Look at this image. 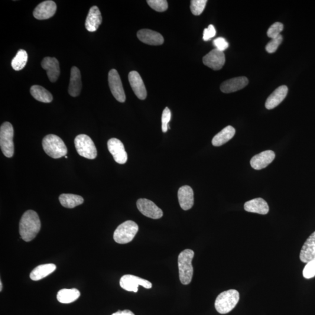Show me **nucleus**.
Wrapping results in <instances>:
<instances>
[{
  "label": "nucleus",
  "mask_w": 315,
  "mask_h": 315,
  "mask_svg": "<svg viewBox=\"0 0 315 315\" xmlns=\"http://www.w3.org/2000/svg\"><path fill=\"white\" fill-rule=\"evenodd\" d=\"M282 37L280 35L277 38L272 39L270 42H269L268 44L266 45V50L269 53H273L276 50H277L278 47L282 42Z\"/></svg>",
  "instance_id": "nucleus-35"
},
{
  "label": "nucleus",
  "mask_w": 315,
  "mask_h": 315,
  "mask_svg": "<svg viewBox=\"0 0 315 315\" xmlns=\"http://www.w3.org/2000/svg\"><path fill=\"white\" fill-rule=\"evenodd\" d=\"M137 36L138 40L142 43L152 46H159L164 42V37L161 34L150 29H141L138 31Z\"/></svg>",
  "instance_id": "nucleus-15"
},
{
  "label": "nucleus",
  "mask_w": 315,
  "mask_h": 315,
  "mask_svg": "<svg viewBox=\"0 0 315 315\" xmlns=\"http://www.w3.org/2000/svg\"><path fill=\"white\" fill-rule=\"evenodd\" d=\"M41 66L46 71L48 79L51 83H55L59 77L60 70L59 63L57 58L46 57L42 61Z\"/></svg>",
  "instance_id": "nucleus-16"
},
{
  "label": "nucleus",
  "mask_w": 315,
  "mask_h": 315,
  "mask_svg": "<svg viewBox=\"0 0 315 315\" xmlns=\"http://www.w3.org/2000/svg\"><path fill=\"white\" fill-rule=\"evenodd\" d=\"M120 285L126 291L134 292L138 291L139 285L147 289H150L152 287L151 282L131 274L123 275L120 280Z\"/></svg>",
  "instance_id": "nucleus-9"
},
{
  "label": "nucleus",
  "mask_w": 315,
  "mask_h": 315,
  "mask_svg": "<svg viewBox=\"0 0 315 315\" xmlns=\"http://www.w3.org/2000/svg\"><path fill=\"white\" fill-rule=\"evenodd\" d=\"M30 92L32 96L38 101L50 103L53 100L51 93L43 87L37 85L32 86Z\"/></svg>",
  "instance_id": "nucleus-28"
},
{
  "label": "nucleus",
  "mask_w": 315,
  "mask_h": 315,
  "mask_svg": "<svg viewBox=\"0 0 315 315\" xmlns=\"http://www.w3.org/2000/svg\"><path fill=\"white\" fill-rule=\"evenodd\" d=\"M179 203L183 210H189L194 204V193L192 188L189 186L181 187L178 193Z\"/></svg>",
  "instance_id": "nucleus-19"
},
{
  "label": "nucleus",
  "mask_w": 315,
  "mask_h": 315,
  "mask_svg": "<svg viewBox=\"0 0 315 315\" xmlns=\"http://www.w3.org/2000/svg\"><path fill=\"white\" fill-rule=\"evenodd\" d=\"M27 52L23 49L18 50L17 54L11 61V66L15 71H20L27 65L28 61Z\"/></svg>",
  "instance_id": "nucleus-30"
},
{
  "label": "nucleus",
  "mask_w": 315,
  "mask_h": 315,
  "mask_svg": "<svg viewBox=\"0 0 315 315\" xmlns=\"http://www.w3.org/2000/svg\"><path fill=\"white\" fill-rule=\"evenodd\" d=\"M129 81L133 92L138 98L145 99L147 95V90L140 75L137 71H132L129 74Z\"/></svg>",
  "instance_id": "nucleus-13"
},
{
  "label": "nucleus",
  "mask_w": 315,
  "mask_h": 315,
  "mask_svg": "<svg viewBox=\"0 0 315 315\" xmlns=\"http://www.w3.org/2000/svg\"><path fill=\"white\" fill-rule=\"evenodd\" d=\"M102 18L98 7L93 6L90 8L86 21V28L89 32H95L102 24Z\"/></svg>",
  "instance_id": "nucleus-22"
},
{
  "label": "nucleus",
  "mask_w": 315,
  "mask_h": 315,
  "mask_svg": "<svg viewBox=\"0 0 315 315\" xmlns=\"http://www.w3.org/2000/svg\"><path fill=\"white\" fill-rule=\"evenodd\" d=\"M56 269V266L52 264L38 266L31 272L30 278L33 281L41 280L51 274Z\"/></svg>",
  "instance_id": "nucleus-26"
},
{
  "label": "nucleus",
  "mask_w": 315,
  "mask_h": 315,
  "mask_svg": "<svg viewBox=\"0 0 315 315\" xmlns=\"http://www.w3.org/2000/svg\"><path fill=\"white\" fill-rule=\"evenodd\" d=\"M207 0H192L191 1L190 9L194 15L198 16L202 14L205 9Z\"/></svg>",
  "instance_id": "nucleus-31"
},
{
  "label": "nucleus",
  "mask_w": 315,
  "mask_h": 315,
  "mask_svg": "<svg viewBox=\"0 0 315 315\" xmlns=\"http://www.w3.org/2000/svg\"><path fill=\"white\" fill-rule=\"evenodd\" d=\"M171 118V112L170 109L167 107L164 110L162 115V131L164 133H166L169 129V122Z\"/></svg>",
  "instance_id": "nucleus-36"
},
{
  "label": "nucleus",
  "mask_w": 315,
  "mask_h": 315,
  "mask_svg": "<svg viewBox=\"0 0 315 315\" xmlns=\"http://www.w3.org/2000/svg\"><path fill=\"white\" fill-rule=\"evenodd\" d=\"M41 228V221L38 214L33 210H28L19 223V234L24 241L30 242L37 236Z\"/></svg>",
  "instance_id": "nucleus-1"
},
{
  "label": "nucleus",
  "mask_w": 315,
  "mask_h": 315,
  "mask_svg": "<svg viewBox=\"0 0 315 315\" xmlns=\"http://www.w3.org/2000/svg\"><path fill=\"white\" fill-rule=\"evenodd\" d=\"M14 129L10 123L5 122L0 128V146L2 153L7 158H11L14 154L13 142Z\"/></svg>",
  "instance_id": "nucleus-6"
},
{
  "label": "nucleus",
  "mask_w": 315,
  "mask_h": 315,
  "mask_svg": "<svg viewBox=\"0 0 315 315\" xmlns=\"http://www.w3.org/2000/svg\"><path fill=\"white\" fill-rule=\"evenodd\" d=\"M303 276L305 278L310 279L315 276V258L308 262L303 270Z\"/></svg>",
  "instance_id": "nucleus-34"
},
{
  "label": "nucleus",
  "mask_w": 315,
  "mask_h": 315,
  "mask_svg": "<svg viewBox=\"0 0 315 315\" xmlns=\"http://www.w3.org/2000/svg\"><path fill=\"white\" fill-rule=\"evenodd\" d=\"M203 62L205 66L213 70H221L225 63V54L223 51L215 48L203 58Z\"/></svg>",
  "instance_id": "nucleus-12"
},
{
  "label": "nucleus",
  "mask_w": 315,
  "mask_h": 315,
  "mask_svg": "<svg viewBox=\"0 0 315 315\" xmlns=\"http://www.w3.org/2000/svg\"><path fill=\"white\" fill-rule=\"evenodd\" d=\"M275 154L274 151L267 150L256 155L251 159V167L256 170H261L268 166L274 160Z\"/></svg>",
  "instance_id": "nucleus-17"
},
{
  "label": "nucleus",
  "mask_w": 315,
  "mask_h": 315,
  "mask_svg": "<svg viewBox=\"0 0 315 315\" xmlns=\"http://www.w3.org/2000/svg\"><path fill=\"white\" fill-rule=\"evenodd\" d=\"M248 83V79L245 77H235L224 81L220 86V90L225 93L234 92L243 89Z\"/></svg>",
  "instance_id": "nucleus-18"
},
{
  "label": "nucleus",
  "mask_w": 315,
  "mask_h": 315,
  "mask_svg": "<svg viewBox=\"0 0 315 315\" xmlns=\"http://www.w3.org/2000/svg\"><path fill=\"white\" fill-rule=\"evenodd\" d=\"M80 295L77 289H62L58 292L57 299L60 303L70 304L77 300Z\"/></svg>",
  "instance_id": "nucleus-27"
},
{
  "label": "nucleus",
  "mask_w": 315,
  "mask_h": 315,
  "mask_svg": "<svg viewBox=\"0 0 315 315\" xmlns=\"http://www.w3.org/2000/svg\"><path fill=\"white\" fill-rule=\"evenodd\" d=\"M213 44L214 46L216 47L217 49L223 52L229 46L228 42H226L225 39L222 37L216 39V40L214 41Z\"/></svg>",
  "instance_id": "nucleus-37"
},
{
  "label": "nucleus",
  "mask_w": 315,
  "mask_h": 315,
  "mask_svg": "<svg viewBox=\"0 0 315 315\" xmlns=\"http://www.w3.org/2000/svg\"><path fill=\"white\" fill-rule=\"evenodd\" d=\"M75 147L81 157L93 160L97 156V150L94 142L89 135H80L74 139Z\"/></svg>",
  "instance_id": "nucleus-7"
},
{
  "label": "nucleus",
  "mask_w": 315,
  "mask_h": 315,
  "mask_svg": "<svg viewBox=\"0 0 315 315\" xmlns=\"http://www.w3.org/2000/svg\"><path fill=\"white\" fill-rule=\"evenodd\" d=\"M239 300V292L236 290H229L222 292L217 297L215 308L221 314H226L233 310Z\"/></svg>",
  "instance_id": "nucleus-4"
},
{
  "label": "nucleus",
  "mask_w": 315,
  "mask_h": 315,
  "mask_svg": "<svg viewBox=\"0 0 315 315\" xmlns=\"http://www.w3.org/2000/svg\"><path fill=\"white\" fill-rule=\"evenodd\" d=\"M138 226L133 221H127L116 228L113 239L119 244H126L133 241L138 231Z\"/></svg>",
  "instance_id": "nucleus-5"
},
{
  "label": "nucleus",
  "mask_w": 315,
  "mask_h": 315,
  "mask_svg": "<svg viewBox=\"0 0 315 315\" xmlns=\"http://www.w3.org/2000/svg\"><path fill=\"white\" fill-rule=\"evenodd\" d=\"M194 252L191 249H185L178 256V268L181 284H189L192 280L193 268L192 260Z\"/></svg>",
  "instance_id": "nucleus-2"
},
{
  "label": "nucleus",
  "mask_w": 315,
  "mask_h": 315,
  "mask_svg": "<svg viewBox=\"0 0 315 315\" xmlns=\"http://www.w3.org/2000/svg\"><path fill=\"white\" fill-rule=\"evenodd\" d=\"M235 134V129L231 126L226 127L212 139V144L215 147H220L231 139Z\"/></svg>",
  "instance_id": "nucleus-25"
},
{
  "label": "nucleus",
  "mask_w": 315,
  "mask_h": 315,
  "mask_svg": "<svg viewBox=\"0 0 315 315\" xmlns=\"http://www.w3.org/2000/svg\"><path fill=\"white\" fill-rule=\"evenodd\" d=\"M82 90V82L80 71L76 67H73L71 70V76L69 87V93L71 96H79Z\"/></svg>",
  "instance_id": "nucleus-24"
},
{
  "label": "nucleus",
  "mask_w": 315,
  "mask_h": 315,
  "mask_svg": "<svg viewBox=\"0 0 315 315\" xmlns=\"http://www.w3.org/2000/svg\"><path fill=\"white\" fill-rule=\"evenodd\" d=\"M288 91V89L287 86H282L278 87L266 100L265 103L266 109L271 110L280 105L287 96Z\"/></svg>",
  "instance_id": "nucleus-20"
},
{
  "label": "nucleus",
  "mask_w": 315,
  "mask_h": 315,
  "mask_svg": "<svg viewBox=\"0 0 315 315\" xmlns=\"http://www.w3.org/2000/svg\"><path fill=\"white\" fill-rule=\"evenodd\" d=\"M2 284L1 281H0V291H2Z\"/></svg>",
  "instance_id": "nucleus-40"
},
{
  "label": "nucleus",
  "mask_w": 315,
  "mask_h": 315,
  "mask_svg": "<svg viewBox=\"0 0 315 315\" xmlns=\"http://www.w3.org/2000/svg\"><path fill=\"white\" fill-rule=\"evenodd\" d=\"M112 315H135L132 311L129 310L118 311Z\"/></svg>",
  "instance_id": "nucleus-39"
},
{
  "label": "nucleus",
  "mask_w": 315,
  "mask_h": 315,
  "mask_svg": "<svg viewBox=\"0 0 315 315\" xmlns=\"http://www.w3.org/2000/svg\"><path fill=\"white\" fill-rule=\"evenodd\" d=\"M300 258L305 264L315 258V231L305 241L301 249Z\"/></svg>",
  "instance_id": "nucleus-21"
},
{
  "label": "nucleus",
  "mask_w": 315,
  "mask_h": 315,
  "mask_svg": "<svg viewBox=\"0 0 315 315\" xmlns=\"http://www.w3.org/2000/svg\"><path fill=\"white\" fill-rule=\"evenodd\" d=\"M283 24L280 23V22H275L268 29L267 32L268 37L271 38V40L277 38L280 35V33L283 30Z\"/></svg>",
  "instance_id": "nucleus-33"
},
{
  "label": "nucleus",
  "mask_w": 315,
  "mask_h": 315,
  "mask_svg": "<svg viewBox=\"0 0 315 315\" xmlns=\"http://www.w3.org/2000/svg\"><path fill=\"white\" fill-rule=\"evenodd\" d=\"M108 82L110 90L115 98L119 102H125L126 95L118 71L112 69L109 71Z\"/></svg>",
  "instance_id": "nucleus-8"
},
{
  "label": "nucleus",
  "mask_w": 315,
  "mask_h": 315,
  "mask_svg": "<svg viewBox=\"0 0 315 315\" xmlns=\"http://www.w3.org/2000/svg\"><path fill=\"white\" fill-rule=\"evenodd\" d=\"M137 207L144 216L152 219H160L163 216V212L152 201L140 199L137 201Z\"/></svg>",
  "instance_id": "nucleus-10"
},
{
  "label": "nucleus",
  "mask_w": 315,
  "mask_h": 315,
  "mask_svg": "<svg viewBox=\"0 0 315 315\" xmlns=\"http://www.w3.org/2000/svg\"><path fill=\"white\" fill-rule=\"evenodd\" d=\"M148 4L154 10L158 12H164L168 8L167 1L165 0H148Z\"/></svg>",
  "instance_id": "nucleus-32"
},
{
  "label": "nucleus",
  "mask_w": 315,
  "mask_h": 315,
  "mask_svg": "<svg viewBox=\"0 0 315 315\" xmlns=\"http://www.w3.org/2000/svg\"><path fill=\"white\" fill-rule=\"evenodd\" d=\"M246 212L266 215L269 212V207L266 201L262 198H256L247 201L244 204Z\"/></svg>",
  "instance_id": "nucleus-23"
},
{
  "label": "nucleus",
  "mask_w": 315,
  "mask_h": 315,
  "mask_svg": "<svg viewBox=\"0 0 315 315\" xmlns=\"http://www.w3.org/2000/svg\"><path fill=\"white\" fill-rule=\"evenodd\" d=\"M56 10V3L48 0L39 4L34 9L33 14L36 19L44 20V19H47L53 17Z\"/></svg>",
  "instance_id": "nucleus-14"
},
{
  "label": "nucleus",
  "mask_w": 315,
  "mask_h": 315,
  "mask_svg": "<svg viewBox=\"0 0 315 315\" xmlns=\"http://www.w3.org/2000/svg\"><path fill=\"white\" fill-rule=\"evenodd\" d=\"M60 202L63 207L73 209L84 203V199L79 195L62 194L59 197Z\"/></svg>",
  "instance_id": "nucleus-29"
},
{
  "label": "nucleus",
  "mask_w": 315,
  "mask_h": 315,
  "mask_svg": "<svg viewBox=\"0 0 315 315\" xmlns=\"http://www.w3.org/2000/svg\"><path fill=\"white\" fill-rule=\"evenodd\" d=\"M44 151L49 157L54 159L60 158L66 156L67 148L64 142L58 136L48 135L42 141Z\"/></svg>",
  "instance_id": "nucleus-3"
},
{
  "label": "nucleus",
  "mask_w": 315,
  "mask_h": 315,
  "mask_svg": "<svg viewBox=\"0 0 315 315\" xmlns=\"http://www.w3.org/2000/svg\"><path fill=\"white\" fill-rule=\"evenodd\" d=\"M108 148L115 161L119 164H125L128 161V154L124 145L119 139L113 138L108 142Z\"/></svg>",
  "instance_id": "nucleus-11"
},
{
  "label": "nucleus",
  "mask_w": 315,
  "mask_h": 315,
  "mask_svg": "<svg viewBox=\"0 0 315 315\" xmlns=\"http://www.w3.org/2000/svg\"><path fill=\"white\" fill-rule=\"evenodd\" d=\"M216 34V31L215 28H214L213 25H210L207 28L204 29L203 32V40L204 41H208L211 40V39L215 37Z\"/></svg>",
  "instance_id": "nucleus-38"
}]
</instances>
